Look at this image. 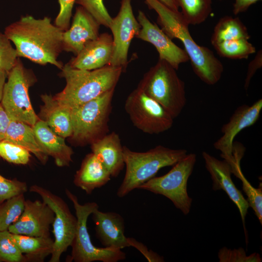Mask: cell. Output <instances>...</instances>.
Here are the masks:
<instances>
[{
  "mask_svg": "<svg viewBox=\"0 0 262 262\" xmlns=\"http://www.w3.org/2000/svg\"><path fill=\"white\" fill-rule=\"evenodd\" d=\"M63 33L50 17L36 19L31 16H22L4 32L14 44L18 57L41 65L50 64L60 69L64 65L58 58L63 51Z\"/></svg>",
  "mask_w": 262,
  "mask_h": 262,
  "instance_id": "1",
  "label": "cell"
},
{
  "mask_svg": "<svg viewBox=\"0 0 262 262\" xmlns=\"http://www.w3.org/2000/svg\"><path fill=\"white\" fill-rule=\"evenodd\" d=\"M150 9L158 15L161 29L171 39L182 43L194 72L204 82L214 85L220 80L224 70L222 63L207 47L198 45L189 31V23L179 11H174L158 0H145Z\"/></svg>",
  "mask_w": 262,
  "mask_h": 262,
  "instance_id": "2",
  "label": "cell"
},
{
  "mask_svg": "<svg viewBox=\"0 0 262 262\" xmlns=\"http://www.w3.org/2000/svg\"><path fill=\"white\" fill-rule=\"evenodd\" d=\"M61 70L60 75L66 80V85L54 97L70 109L115 89L123 72L121 67L111 65L87 70L73 68L68 63Z\"/></svg>",
  "mask_w": 262,
  "mask_h": 262,
  "instance_id": "3",
  "label": "cell"
},
{
  "mask_svg": "<svg viewBox=\"0 0 262 262\" xmlns=\"http://www.w3.org/2000/svg\"><path fill=\"white\" fill-rule=\"evenodd\" d=\"M123 152L126 172L116 192L120 198L154 177L160 169L173 165L187 154L186 149L162 145L145 152L134 151L123 146Z\"/></svg>",
  "mask_w": 262,
  "mask_h": 262,
  "instance_id": "4",
  "label": "cell"
},
{
  "mask_svg": "<svg viewBox=\"0 0 262 262\" xmlns=\"http://www.w3.org/2000/svg\"><path fill=\"white\" fill-rule=\"evenodd\" d=\"M176 70L167 62L159 59L144 75L137 86L174 118L179 116L186 103L185 84Z\"/></svg>",
  "mask_w": 262,
  "mask_h": 262,
  "instance_id": "5",
  "label": "cell"
},
{
  "mask_svg": "<svg viewBox=\"0 0 262 262\" xmlns=\"http://www.w3.org/2000/svg\"><path fill=\"white\" fill-rule=\"evenodd\" d=\"M115 89L71 109V140L79 145L91 144L108 133V123Z\"/></svg>",
  "mask_w": 262,
  "mask_h": 262,
  "instance_id": "6",
  "label": "cell"
},
{
  "mask_svg": "<svg viewBox=\"0 0 262 262\" xmlns=\"http://www.w3.org/2000/svg\"><path fill=\"white\" fill-rule=\"evenodd\" d=\"M65 191L66 196L73 204L77 218L76 230L70 246L71 252L66 261L117 262L125 260L126 255L121 249L98 247L91 241L87 227V219L96 209L99 208L98 204L95 202L81 204L77 196L68 189L66 188Z\"/></svg>",
  "mask_w": 262,
  "mask_h": 262,
  "instance_id": "7",
  "label": "cell"
},
{
  "mask_svg": "<svg viewBox=\"0 0 262 262\" xmlns=\"http://www.w3.org/2000/svg\"><path fill=\"white\" fill-rule=\"evenodd\" d=\"M7 77L1 105L11 120L33 126L40 118L32 106L29 95V87L35 81L32 72L24 67L18 57Z\"/></svg>",
  "mask_w": 262,
  "mask_h": 262,
  "instance_id": "8",
  "label": "cell"
},
{
  "mask_svg": "<svg viewBox=\"0 0 262 262\" xmlns=\"http://www.w3.org/2000/svg\"><path fill=\"white\" fill-rule=\"evenodd\" d=\"M196 160V154H187L174 164L166 174L151 178L138 189L164 196L184 215H187L190 211L192 203V199L187 193V182Z\"/></svg>",
  "mask_w": 262,
  "mask_h": 262,
  "instance_id": "9",
  "label": "cell"
},
{
  "mask_svg": "<svg viewBox=\"0 0 262 262\" xmlns=\"http://www.w3.org/2000/svg\"><path fill=\"white\" fill-rule=\"evenodd\" d=\"M125 109L134 126L146 133H162L173 124L170 114L138 87L128 96Z\"/></svg>",
  "mask_w": 262,
  "mask_h": 262,
  "instance_id": "10",
  "label": "cell"
},
{
  "mask_svg": "<svg viewBox=\"0 0 262 262\" xmlns=\"http://www.w3.org/2000/svg\"><path fill=\"white\" fill-rule=\"evenodd\" d=\"M31 192L38 194L54 213L53 226L54 236L53 251L49 262H59L62 254L70 246L77 227V218L66 203L49 190L36 184L31 185Z\"/></svg>",
  "mask_w": 262,
  "mask_h": 262,
  "instance_id": "11",
  "label": "cell"
},
{
  "mask_svg": "<svg viewBox=\"0 0 262 262\" xmlns=\"http://www.w3.org/2000/svg\"><path fill=\"white\" fill-rule=\"evenodd\" d=\"M112 33L114 52L109 65L120 67L123 72L128 66L130 46L138 34L141 25L133 15L131 0H121L117 15L109 27Z\"/></svg>",
  "mask_w": 262,
  "mask_h": 262,
  "instance_id": "12",
  "label": "cell"
},
{
  "mask_svg": "<svg viewBox=\"0 0 262 262\" xmlns=\"http://www.w3.org/2000/svg\"><path fill=\"white\" fill-rule=\"evenodd\" d=\"M262 109V99L251 105L243 104L238 107L229 121L222 127V136L213 144L214 147L221 152V157L231 164L236 161L234 155L233 141L243 130L253 125L258 120Z\"/></svg>",
  "mask_w": 262,
  "mask_h": 262,
  "instance_id": "13",
  "label": "cell"
},
{
  "mask_svg": "<svg viewBox=\"0 0 262 262\" xmlns=\"http://www.w3.org/2000/svg\"><path fill=\"white\" fill-rule=\"evenodd\" d=\"M55 214L43 201L25 200L22 213L8 228L12 233L34 237H50Z\"/></svg>",
  "mask_w": 262,
  "mask_h": 262,
  "instance_id": "14",
  "label": "cell"
},
{
  "mask_svg": "<svg viewBox=\"0 0 262 262\" xmlns=\"http://www.w3.org/2000/svg\"><path fill=\"white\" fill-rule=\"evenodd\" d=\"M136 18L141 29L135 37L153 45L159 53V59L167 62L176 70L181 64L189 60L184 49L176 45L156 24L148 19L143 11H138Z\"/></svg>",
  "mask_w": 262,
  "mask_h": 262,
  "instance_id": "15",
  "label": "cell"
},
{
  "mask_svg": "<svg viewBox=\"0 0 262 262\" xmlns=\"http://www.w3.org/2000/svg\"><path fill=\"white\" fill-rule=\"evenodd\" d=\"M205 167L211 175L213 190H223L237 207L245 229V218L249 207L246 199L234 184L231 177V168L225 160L221 161L208 153L202 154Z\"/></svg>",
  "mask_w": 262,
  "mask_h": 262,
  "instance_id": "16",
  "label": "cell"
},
{
  "mask_svg": "<svg viewBox=\"0 0 262 262\" xmlns=\"http://www.w3.org/2000/svg\"><path fill=\"white\" fill-rule=\"evenodd\" d=\"M100 26L90 13L78 6L71 26L64 31L63 50L76 55L87 43L98 36Z\"/></svg>",
  "mask_w": 262,
  "mask_h": 262,
  "instance_id": "17",
  "label": "cell"
},
{
  "mask_svg": "<svg viewBox=\"0 0 262 262\" xmlns=\"http://www.w3.org/2000/svg\"><path fill=\"white\" fill-rule=\"evenodd\" d=\"M113 52V36L107 33H103L87 43L68 64L74 68L95 70L109 65Z\"/></svg>",
  "mask_w": 262,
  "mask_h": 262,
  "instance_id": "18",
  "label": "cell"
},
{
  "mask_svg": "<svg viewBox=\"0 0 262 262\" xmlns=\"http://www.w3.org/2000/svg\"><path fill=\"white\" fill-rule=\"evenodd\" d=\"M91 214L96 237L104 247L121 249L129 247L128 237L124 234V220L120 214L103 212L98 208Z\"/></svg>",
  "mask_w": 262,
  "mask_h": 262,
  "instance_id": "19",
  "label": "cell"
},
{
  "mask_svg": "<svg viewBox=\"0 0 262 262\" xmlns=\"http://www.w3.org/2000/svg\"><path fill=\"white\" fill-rule=\"evenodd\" d=\"M32 127L37 141L43 151L54 159L57 166H69L72 161L73 151L66 144L64 138L56 134L40 119Z\"/></svg>",
  "mask_w": 262,
  "mask_h": 262,
  "instance_id": "20",
  "label": "cell"
},
{
  "mask_svg": "<svg viewBox=\"0 0 262 262\" xmlns=\"http://www.w3.org/2000/svg\"><path fill=\"white\" fill-rule=\"evenodd\" d=\"M92 152L108 170L111 177H116L125 166L123 146L119 135L108 133L91 144Z\"/></svg>",
  "mask_w": 262,
  "mask_h": 262,
  "instance_id": "21",
  "label": "cell"
},
{
  "mask_svg": "<svg viewBox=\"0 0 262 262\" xmlns=\"http://www.w3.org/2000/svg\"><path fill=\"white\" fill-rule=\"evenodd\" d=\"M111 174L101 161L92 152L86 156L73 180L75 185L90 195L111 179Z\"/></svg>",
  "mask_w": 262,
  "mask_h": 262,
  "instance_id": "22",
  "label": "cell"
},
{
  "mask_svg": "<svg viewBox=\"0 0 262 262\" xmlns=\"http://www.w3.org/2000/svg\"><path fill=\"white\" fill-rule=\"evenodd\" d=\"M41 98L43 102L40 112L41 119L59 136L70 137L72 132L71 109L50 95H42Z\"/></svg>",
  "mask_w": 262,
  "mask_h": 262,
  "instance_id": "23",
  "label": "cell"
},
{
  "mask_svg": "<svg viewBox=\"0 0 262 262\" xmlns=\"http://www.w3.org/2000/svg\"><path fill=\"white\" fill-rule=\"evenodd\" d=\"M3 140L27 149L43 164L47 161L48 155L38 144L32 126L26 123L11 120Z\"/></svg>",
  "mask_w": 262,
  "mask_h": 262,
  "instance_id": "24",
  "label": "cell"
},
{
  "mask_svg": "<svg viewBox=\"0 0 262 262\" xmlns=\"http://www.w3.org/2000/svg\"><path fill=\"white\" fill-rule=\"evenodd\" d=\"M12 237L26 262H43L52 252L54 240L50 237H34L14 233Z\"/></svg>",
  "mask_w": 262,
  "mask_h": 262,
  "instance_id": "25",
  "label": "cell"
},
{
  "mask_svg": "<svg viewBox=\"0 0 262 262\" xmlns=\"http://www.w3.org/2000/svg\"><path fill=\"white\" fill-rule=\"evenodd\" d=\"M250 37L246 27L239 18L225 16L221 18L214 27L211 42L213 45L223 41L249 40Z\"/></svg>",
  "mask_w": 262,
  "mask_h": 262,
  "instance_id": "26",
  "label": "cell"
},
{
  "mask_svg": "<svg viewBox=\"0 0 262 262\" xmlns=\"http://www.w3.org/2000/svg\"><path fill=\"white\" fill-rule=\"evenodd\" d=\"M212 0H176L182 16L189 23L197 25L205 21L212 12Z\"/></svg>",
  "mask_w": 262,
  "mask_h": 262,
  "instance_id": "27",
  "label": "cell"
},
{
  "mask_svg": "<svg viewBox=\"0 0 262 262\" xmlns=\"http://www.w3.org/2000/svg\"><path fill=\"white\" fill-rule=\"evenodd\" d=\"M241 159H237L234 163L229 165L231 171L242 182V188L247 196L248 205L254 211L255 214L262 224V189L254 187L246 180L243 174L241 167Z\"/></svg>",
  "mask_w": 262,
  "mask_h": 262,
  "instance_id": "28",
  "label": "cell"
},
{
  "mask_svg": "<svg viewBox=\"0 0 262 262\" xmlns=\"http://www.w3.org/2000/svg\"><path fill=\"white\" fill-rule=\"evenodd\" d=\"M212 46L219 55L229 59H247L256 52L255 47L246 39L223 41Z\"/></svg>",
  "mask_w": 262,
  "mask_h": 262,
  "instance_id": "29",
  "label": "cell"
},
{
  "mask_svg": "<svg viewBox=\"0 0 262 262\" xmlns=\"http://www.w3.org/2000/svg\"><path fill=\"white\" fill-rule=\"evenodd\" d=\"M25 198L20 194L0 202V231L9 227L20 217L24 207Z\"/></svg>",
  "mask_w": 262,
  "mask_h": 262,
  "instance_id": "30",
  "label": "cell"
},
{
  "mask_svg": "<svg viewBox=\"0 0 262 262\" xmlns=\"http://www.w3.org/2000/svg\"><path fill=\"white\" fill-rule=\"evenodd\" d=\"M0 262H26L8 230L0 231Z\"/></svg>",
  "mask_w": 262,
  "mask_h": 262,
  "instance_id": "31",
  "label": "cell"
},
{
  "mask_svg": "<svg viewBox=\"0 0 262 262\" xmlns=\"http://www.w3.org/2000/svg\"><path fill=\"white\" fill-rule=\"evenodd\" d=\"M31 156L30 152L20 146L5 140L0 141V157L9 163L26 164Z\"/></svg>",
  "mask_w": 262,
  "mask_h": 262,
  "instance_id": "32",
  "label": "cell"
},
{
  "mask_svg": "<svg viewBox=\"0 0 262 262\" xmlns=\"http://www.w3.org/2000/svg\"><path fill=\"white\" fill-rule=\"evenodd\" d=\"M76 3L90 13L100 25L109 27L112 18L104 4L103 0H76Z\"/></svg>",
  "mask_w": 262,
  "mask_h": 262,
  "instance_id": "33",
  "label": "cell"
},
{
  "mask_svg": "<svg viewBox=\"0 0 262 262\" xmlns=\"http://www.w3.org/2000/svg\"><path fill=\"white\" fill-rule=\"evenodd\" d=\"M11 42L4 33L0 32V68L8 74L18 58L16 51Z\"/></svg>",
  "mask_w": 262,
  "mask_h": 262,
  "instance_id": "34",
  "label": "cell"
},
{
  "mask_svg": "<svg viewBox=\"0 0 262 262\" xmlns=\"http://www.w3.org/2000/svg\"><path fill=\"white\" fill-rule=\"evenodd\" d=\"M220 262H261L262 258L260 254L255 252L247 256L242 247L231 249L226 247L221 248L218 253Z\"/></svg>",
  "mask_w": 262,
  "mask_h": 262,
  "instance_id": "35",
  "label": "cell"
},
{
  "mask_svg": "<svg viewBox=\"0 0 262 262\" xmlns=\"http://www.w3.org/2000/svg\"><path fill=\"white\" fill-rule=\"evenodd\" d=\"M28 190L26 182L16 179H8L0 174V202L20 194Z\"/></svg>",
  "mask_w": 262,
  "mask_h": 262,
  "instance_id": "36",
  "label": "cell"
},
{
  "mask_svg": "<svg viewBox=\"0 0 262 262\" xmlns=\"http://www.w3.org/2000/svg\"><path fill=\"white\" fill-rule=\"evenodd\" d=\"M76 0H58L60 5L59 13L54 20V25L63 31L70 27L72 11Z\"/></svg>",
  "mask_w": 262,
  "mask_h": 262,
  "instance_id": "37",
  "label": "cell"
},
{
  "mask_svg": "<svg viewBox=\"0 0 262 262\" xmlns=\"http://www.w3.org/2000/svg\"><path fill=\"white\" fill-rule=\"evenodd\" d=\"M128 242L129 246H132L137 249L149 262H164V258L151 250H148L147 247L143 243L138 242L131 237H128Z\"/></svg>",
  "mask_w": 262,
  "mask_h": 262,
  "instance_id": "38",
  "label": "cell"
},
{
  "mask_svg": "<svg viewBox=\"0 0 262 262\" xmlns=\"http://www.w3.org/2000/svg\"><path fill=\"white\" fill-rule=\"evenodd\" d=\"M262 66V51L259 50L256 54L255 58L249 63L246 78L245 79L244 87L247 90L251 79L258 69L261 68Z\"/></svg>",
  "mask_w": 262,
  "mask_h": 262,
  "instance_id": "39",
  "label": "cell"
},
{
  "mask_svg": "<svg viewBox=\"0 0 262 262\" xmlns=\"http://www.w3.org/2000/svg\"><path fill=\"white\" fill-rule=\"evenodd\" d=\"M11 120L1 104H0V141L4 139Z\"/></svg>",
  "mask_w": 262,
  "mask_h": 262,
  "instance_id": "40",
  "label": "cell"
},
{
  "mask_svg": "<svg viewBox=\"0 0 262 262\" xmlns=\"http://www.w3.org/2000/svg\"><path fill=\"white\" fill-rule=\"evenodd\" d=\"M260 0H235L233 12L237 15L246 11L251 5Z\"/></svg>",
  "mask_w": 262,
  "mask_h": 262,
  "instance_id": "41",
  "label": "cell"
},
{
  "mask_svg": "<svg viewBox=\"0 0 262 262\" xmlns=\"http://www.w3.org/2000/svg\"><path fill=\"white\" fill-rule=\"evenodd\" d=\"M8 76V74L3 70L0 68V102L1 101L3 90L5 83L6 77Z\"/></svg>",
  "mask_w": 262,
  "mask_h": 262,
  "instance_id": "42",
  "label": "cell"
},
{
  "mask_svg": "<svg viewBox=\"0 0 262 262\" xmlns=\"http://www.w3.org/2000/svg\"><path fill=\"white\" fill-rule=\"evenodd\" d=\"M162 3L169 7V8L174 10L179 11V6L177 3L176 0H158Z\"/></svg>",
  "mask_w": 262,
  "mask_h": 262,
  "instance_id": "43",
  "label": "cell"
}]
</instances>
